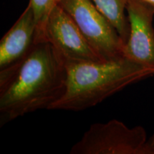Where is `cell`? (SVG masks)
Here are the masks:
<instances>
[{
  "label": "cell",
  "instance_id": "9",
  "mask_svg": "<svg viewBox=\"0 0 154 154\" xmlns=\"http://www.w3.org/2000/svg\"><path fill=\"white\" fill-rule=\"evenodd\" d=\"M29 5L33 9L36 24V38H41L42 32L50 11L55 4L53 0H30Z\"/></svg>",
  "mask_w": 154,
  "mask_h": 154
},
{
  "label": "cell",
  "instance_id": "11",
  "mask_svg": "<svg viewBox=\"0 0 154 154\" xmlns=\"http://www.w3.org/2000/svg\"><path fill=\"white\" fill-rule=\"evenodd\" d=\"M138 1L154 10V0H138Z\"/></svg>",
  "mask_w": 154,
  "mask_h": 154
},
{
  "label": "cell",
  "instance_id": "4",
  "mask_svg": "<svg viewBox=\"0 0 154 154\" xmlns=\"http://www.w3.org/2000/svg\"><path fill=\"white\" fill-rule=\"evenodd\" d=\"M147 141L142 126L128 128L113 119L91 125L79 141L72 146L71 154H144Z\"/></svg>",
  "mask_w": 154,
  "mask_h": 154
},
{
  "label": "cell",
  "instance_id": "10",
  "mask_svg": "<svg viewBox=\"0 0 154 154\" xmlns=\"http://www.w3.org/2000/svg\"><path fill=\"white\" fill-rule=\"evenodd\" d=\"M143 152L144 154H154V134L146 141Z\"/></svg>",
  "mask_w": 154,
  "mask_h": 154
},
{
  "label": "cell",
  "instance_id": "8",
  "mask_svg": "<svg viewBox=\"0 0 154 154\" xmlns=\"http://www.w3.org/2000/svg\"><path fill=\"white\" fill-rule=\"evenodd\" d=\"M114 27L119 35L126 43L129 35V22L126 11L128 0H92Z\"/></svg>",
  "mask_w": 154,
  "mask_h": 154
},
{
  "label": "cell",
  "instance_id": "2",
  "mask_svg": "<svg viewBox=\"0 0 154 154\" xmlns=\"http://www.w3.org/2000/svg\"><path fill=\"white\" fill-rule=\"evenodd\" d=\"M66 69L64 92L49 110H85L131 84L154 76V69L125 57L68 63Z\"/></svg>",
  "mask_w": 154,
  "mask_h": 154
},
{
  "label": "cell",
  "instance_id": "5",
  "mask_svg": "<svg viewBox=\"0 0 154 154\" xmlns=\"http://www.w3.org/2000/svg\"><path fill=\"white\" fill-rule=\"evenodd\" d=\"M42 39L53 46L65 64L103 60L88 44L72 17L58 4L47 17Z\"/></svg>",
  "mask_w": 154,
  "mask_h": 154
},
{
  "label": "cell",
  "instance_id": "1",
  "mask_svg": "<svg viewBox=\"0 0 154 154\" xmlns=\"http://www.w3.org/2000/svg\"><path fill=\"white\" fill-rule=\"evenodd\" d=\"M66 64L53 46L36 41L16 64L0 71V124L48 109L65 90Z\"/></svg>",
  "mask_w": 154,
  "mask_h": 154
},
{
  "label": "cell",
  "instance_id": "7",
  "mask_svg": "<svg viewBox=\"0 0 154 154\" xmlns=\"http://www.w3.org/2000/svg\"><path fill=\"white\" fill-rule=\"evenodd\" d=\"M36 24L29 4L25 10L0 41V71L20 61L36 42Z\"/></svg>",
  "mask_w": 154,
  "mask_h": 154
},
{
  "label": "cell",
  "instance_id": "3",
  "mask_svg": "<svg viewBox=\"0 0 154 154\" xmlns=\"http://www.w3.org/2000/svg\"><path fill=\"white\" fill-rule=\"evenodd\" d=\"M57 4L72 17L88 44L103 60L124 57V41L92 0H58Z\"/></svg>",
  "mask_w": 154,
  "mask_h": 154
},
{
  "label": "cell",
  "instance_id": "6",
  "mask_svg": "<svg viewBox=\"0 0 154 154\" xmlns=\"http://www.w3.org/2000/svg\"><path fill=\"white\" fill-rule=\"evenodd\" d=\"M126 12L129 35L124 44V56L154 69V10L138 0H128Z\"/></svg>",
  "mask_w": 154,
  "mask_h": 154
},
{
  "label": "cell",
  "instance_id": "12",
  "mask_svg": "<svg viewBox=\"0 0 154 154\" xmlns=\"http://www.w3.org/2000/svg\"><path fill=\"white\" fill-rule=\"evenodd\" d=\"M53 2H54V3L55 4V5H57V2H58V0H53Z\"/></svg>",
  "mask_w": 154,
  "mask_h": 154
}]
</instances>
